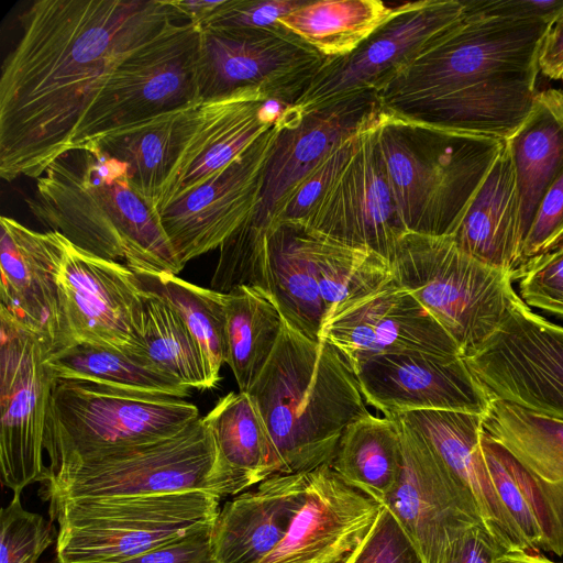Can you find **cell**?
<instances>
[{"mask_svg": "<svg viewBox=\"0 0 563 563\" xmlns=\"http://www.w3.org/2000/svg\"><path fill=\"white\" fill-rule=\"evenodd\" d=\"M189 21L174 0H38L0 77V177L38 178L132 55Z\"/></svg>", "mask_w": 563, "mask_h": 563, "instance_id": "6da1fadb", "label": "cell"}, {"mask_svg": "<svg viewBox=\"0 0 563 563\" xmlns=\"http://www.w3.org/2000/svg\"><path fill=\"white\" fill-rule=\"evenodd\" d=\"M551 22L465 14L375 93L383 108L446 130L509 139L532 110Z\"/></svg>", "mask_w": 563, "mask_h": 563, "instance_id": "7a4b0ae2", "label": "cell"}, {"mask_svg": "<svg viewBox=\"0 0 563 563\" xmlns=\"http://www.w3.org/2000/svg\"><path fill=\"white\" fill-rule=\"evenodd\" d=\"M48 231L137 273L178 275L179 263L158 213L131 187L125 163L96 144L71 148L36 179L26 200Z\"/></svg>", "mask_w": 563, "mask_h": 563, "instance_id": "3957f363", "label": "cell"}, {"mask_svg": "<svg viewBox=\"0 0 563 563\" xmlns=\"http://www.w3.org/2000/svg\"><path fill=\"white\" fill-rule=\"evenodd\" d=\"M247 393L268 431L277 474L331 465L344 430L369 415L345 357L285 320L273 353Z\"/></svg>", "mask_w": 563, "mask_h": 563, "instance_id": "277c9868", "label": "cell"}, {"mask_svg": "<svg viewBox=\"0 0 563 563\" xmlns=\"http://www.w3.org/2000/svg\"><path fill=\"white\" fill-rule=\"evenodd\" d=\"M375 133L407 231L433 236L453 234L506 141L446 130L385 108Z\"/></svg>", "mask_w": 563, "mask_h": 563, "instance_id": "5b68a950", "label": "cell"}, {"mask_svg": "<svg viewBox=\"0 0 563 563\" xmlns=\"http://www.w3.org/2000/svg\"><path fill=\"white\" fill-rule=\"evenodd\" d=\"M191 490L208 492L220 498L238 494L219 463L205 416L170 438L62 466L45 482L44 493L51 506L71 499Z\"/></svg>", "mask_w": 563, "mask_h": 563, "instance_id": "8992f818", "label": "cell"}, {"mask_svg": "<svg viewBox=\"0 0 563 563\" xmlns=\"http://www.w3.org/2000/svg\"><path fill=\"white\" fill-rule=\"evenodd\" d=\"M396 282L474 354L500 328L519 298L509 273L462 251L450 236L407 232L390 260Z\"/></svg>", "mask_w": 563, "mask_h": 563, "instance_id": "52a82bcc", "label": "cell"}, {"mask_svg": "<svg viewBox=\"0 0 563 563\" xmlns=\"http://www.w3.org/2000/svg\"><path fill=\"white\" fill-rule=\"evenodd\" d=\"M220 497L191 490L71 499L49 506L58 522V563H119L213 526Z\"/></svg>", "mask_w": 563, "mask_h": 563, "instance_id": "ba28073f", "label": "cell"}, {"mask_svg": "<svg viewBox=\"0 0 563 563\" xmlns=\"http://www.w3.org/2000/svg\"><path fill=\"white\" fill-rule=\"evenodd\" d=\"M199 417L198 407L185 399L135 396L55 378L45 432L49 476L100 453L170 438Z\"/></svg>", "mask_w": 563, "mask_h": 563, "instance_id": "9c48e42d", "label": "cell"}, {"mask_svg": "<svg viewBox=\"0 0 563 563\" xmlns=\"http://www.w3.org/2000/svg\"><path fill=\"white\" fill-rule=\"evenodd\" d=\"M200 34L196 24L184 21L128 58L91 102L69 150L201 102L197 84Z\"/></svg>", "mask_w": 563, "mask_h": 563, "instance_id": "30bf717a", "label": "cell"}, {"mask_svg": "<svg viewBox=\"0 0 563 563\" xmlns=\"http://www.w3.org/2000/svg\"><path fill=\"white\" fill-rule=\"evenodd\" d=\"M46 341L0 309V464L13 494L46 482L45 432L55 376Z\"/></svg>", "mask_w": 563, "mask_h": 563, "instance_id": "8fae6325", "label": "cell"}, {"mask_svg": "<svg viewBox=\"0 0 563 563\" xmlns=\"http://www.w3.org/2000/svg\"><path fill=\"white\" fill-rule=\"evenodd\" d=\"M464 15L462 0L400 3L398 12L356 49L325 59L289 109L301 114L376 93L400 67Z\"/></svg>", "mask_w": 563, "mask_h": 563, "instance_id": "7c38bea8", "label": "cell"}, {"mask_svg": "<svg viewBox=\"0 0 563 563\" xmlns=\"http://www.w3.org/2000/svg\"><path fill=\"white\" fill-rule=\"evenodd\" d=\"M466 364L490 398L563 420V327L520 298Z\"/></svg>", "mask_w": 563, "mask_h": 563, "instance_id": "4fadbf2b", "label": "cell"}, {"mask_svg": "<svg viewBox=\"0 0 563 563\" xmlns=\"http://www.w3.org/2000/svg\"><path fill=\"white\" fill-rule=\"evenodd\" d=\"M58 290L60 350L87 343L131 354L141 346L144 290L125 264L96 256L67 240Z\"/></svg>", "mask_w": 563, "mask_h": 563, "instance_id": "5bb4252c", "label": "cell"}, {"mask_svg": "<svg viewBox=\"0 0 563 563\" xmlns=\"http://www.w3.org/2000/svg\"><path fill=\"white\" fill-rule=\"evenodd\" d=\"M327 58L286 29L278 32L201 31L197 84L201 100L261 88L291 104Z\"/></svg>", "mask_w": 563, "mask_h": 563, "instance_id": "9a60e30c", "label": "cell"}, {"mask_svg": "<svg viewBox=\"0 0 563 563\" xmlns=\"http://www.w3.org/2000/svg\"><path fill=\"white\" fill-rule=\"evenodd\" d=\"M279 128L280 118L209 180L158 211L162 229L184 267L220 247L254 214Z\"/></svg>", "mask_w": 563, "mask_h": 563, "instance_id": "2e32d148", "label": "cell"}, {"mask_svg": "<svg viewBox=\"0 0 563 563\" xmlns=\"http://www.w3.org/2000/svg\"><path fill=\"white\" fill-rule=\"evenodd\" d=\"M395 419L404 463L397 486L384 507L408 534L422 562L438 563L455 539L470 527L484 525L483 519L470 492L423 437Z\"/></svg>", "mask_w": 563, "mask_h": 563, "instance_id": "e0dca14e", "label": "cell"}, {"mask_svg": "<svg viewBox=\"0 0 563 563\" xmlns=\"http://www.w3.org/2000/svg\"><path fill=\"white\" fill-rule=\"evenodd\" d=\"M319 340L333 345L352 368L387 353L463 356L453 338L395 277L365 296L331 308Z\"/></svg>", "mask_w": 563, "mask_h": 563, "instance_id": "ac0fdd59", "label": "cell"}, {"mask_svg": "<svg viewBox=\"0 0 563 563\" xmlns=\"http://www.w3.org/2000/svg\"><path fill=\"white\" fill-rule=\"evenodd\" d=\"M376 123L360 133L345 167L301 224L390 262L408 231L377 144Z\"/></svg>", "mask_w": 563, "mask_h": 563, "instance_id": "d6986e66", "label": "cell"}, {"mask_svg": "<svg viewBox=\"0 0 563 563\" xmlns=\"http://www.w3.org/2000/svg\"><path fill=\"white\" fill-rule=\"evenodd\" d=\"M285 108L254 87L197 104L188 135L158 195L157 213L229 165L276 123Z\"/></svg>", "mask_w": 563, "mask_h": 563, "instance_id": "ffe728a7", "label": "cell"}, {"mask_svg": "<svg viewBox=\"0 0 563 563\" xmlns=\"http://www.w3.org/2000/svg\"><path fill=\"white\" fill-rule=\"evenodd\" d=\"M353 371L366 404L389 418L421 410L485 415L490 402L462 355L387 353L360 362Z\"/></svg>", "mask_w": 563, "mask_h": 563, "instance_id": "44dd1931", "label": "cell"}, {"mask_svg": "<svg viewBox=\"0 0 563 563\" xmlns=\"http://www.w3.org/2000/svg\"><path fill=\"white\" fill-rule=\"evenodd\" d=\"M382 109L374 92L301 114L288 104L280 115L254 220L269 229L301 180L342 142L374 125Z\"/></svg>", "mask_w": 563, "mask_h": 563, "instance_id": "7402d4cb", "label": "cell"}, {"mask_svg": "<svg viewBox=\"0 0 563 563\" xmlns=\"http://www.w3.org/2000/svg\"><path fill=\"white\" fill-rule=\"evenodd\" d=\"M382 507L323 465L307 473L302 506L283 541L260 563H340L367 534Z\"/></svg>", "mask_w": 563, "mask_h": 563, "instance_id": "603a6c76", "label": "cell"}, {"mask_svg": "<svg viewBox=\"0 0 563 563\" xmlns=\"http://www.w3.org/2000/svg\"><path fill=\"white\" fill-rule=\"evenodd\" d=\"M0 309L41 335L54 353L62 347L58 277L67 239L0 219Z\"/></svg>", "mask_w": 563, "mask_h": 563, "instance_id": "cb8c5ba5", "label": "cell"}, {"mask_svg": "<svg viewBox=\"0 0 563 563\" xmlns=\"http://www.w3.org/2000/svg\"><path fill=\"white\" fill-rule=\"evenodd\" d=\"M394 417L419 432L451 474L470 492L486 530L504 550H529L504 508L486 465L482 448L484 415L421 410Z\"/></svg>", "mask_w": 563, "mask_h": 563, "instance_id": "d4e9b609", "label": "cell"}, {"mask_svg": "<svg viewBox=\"0 0 563 563\" xmlns=\"http://www.w3.org/2000/svg\"><path fill=\"white\" fill-rule=\"evenodd\" d=\"M307 473L274 474L220 509L212 532L216 563H260L285 538L303 504Z\"/></svg>", "mask_w": 563, "mask_h": 563, "instance_id": "484cf974", "label": "cell"}, {"mask_svg": "<svg viewBox=\"0 0 563 563\" xmlns=\"http://www.w3.org/2000/svg\"><path fill=\"white\" fill-rule=\"evenodd\" d=\"M450 238L465 253L516 279L522 239L515 172L506 141Z\"/></svg>", "mask_w": 563, "mask_h": 563, "instance_id": "4316f807", "label": "cell"}, {"mask_svg": "<svg viewBox=\"0 0 563 563\" xmlns=\"http://www.w3.org/2000/svg\"><path fill=\"white\" fill-rule=\"evenodd\" d=\"M506 144L515 172L523 245L540 201L563 173V92L539 91L531 112Z\"/></svg>", "mask_w": 563, "mask_h": 563, "instance_id": "83f0119b", "label": "cell"}, {"mask_svg": "<svg viewBox=\"0 0 563 563\" xmlns=\"http://www.w3.org/2000/svg\"><path fill=\"white\" fill-rule=\"evenodd\" d=\"M266 282L285 322L305 336L319 341L327 308L311 258L307 228L277 222L266 236Z\"/></svg>", "mask_w": 563, "mask_h": 563, "instance_id": "f1b7e54d", "label": "cell"}, {"mask_svg": "<svg viewBox=\"0 0 563 563\" xmlns=\"http://www.w3.org/2000/svg\"><path fill=\"white\" fill-rule=\"evenodd\" d=\"M197 104L129 125L96 143L126 164L132 189L155 211L158 195L188 135Z\"/></svg>", "mask_w": 563, "mask_h": 563, "instance_id": "f546056e", "label": "cell"}, {"mask_svg": "<svg viewBox=\"0 0 563 563\" xmlns=\"http://www.w3.org/2000/svg\"><path fill=\"white\" fill-rule=\"evenodd\" d=\"M221 467L238 494L277 474L274 448L249 393H229L205 416Z\"/></svg>", "mask_w": 563, "mask_h": 563, "instance_id": "4dcf8cb0", "label": "cell"}, {"mask_svg": "<svg viewBox=\"0 0 563 563\" xmlns=\"http://www.w3.org/2000/svg\"><path fill=\"white\" fill-rule=\"evenodd\" d=\"M402 463L398 421L369 413L344 430L330 466L346 484L385 506L397 486Z\"/></svg>", "mask_w": 563, "mask_h": 563, "instance_id": "1f68e13d", "label": "cell"}, {"mask_svg": "<svg viewBox=\"0 0 563 563\" xmlns=\"http://www.w3.org/2000/svg\"><path fill=\"white\" fill-rule=\"evenodd\" d=\"M399 7L380 0H307L279 24L324 58H336L356 49Z\"/></svg>", "mask_w": 563, "mask_h": 563, "instance_id": "d6a6232c", "label": "cell"}, {"mask_svg": "<svg viewBox=\"0 0 563 563\" xmlns=\"http://www.w3.org/2000/svg\"><path fill=\"white\" fill-rule=\"evenodd\" d=\"M47 363L55 378L89 383L114 391L185 399L190 388L132 355L77 343L52 353Z\"/></svg>", "mask_w": 563, "mask_h": 563, "instance_id": "836d02e7", "label": "cell"}, {"mask_svg": "<svg viewBox=\"0 0 563 563\" xmlns=\"http://www.w3.org/2000/svg\"><path fill=\"white\" fill-rule=\"evenodd\" d=\"M228 329V362L239 391L254 384L280 335L284 319L264 289L240 286L224 294Z\"/></svg>", "mask_w": 563, "mask_h": 563, "instance_id": "e575fe53", "label": "cell"}, {"mask_svg": "<svg viewBox=\"0 0 563 563\" xmlns=\"http://www.w3.org/2000/svg\"><path fill=\"white\" fill-rule=\"evenodd\" d=\"M143 307L142 344L129 355L189 388H214L207 357L178 312L147 290H144Z\"/></svg>", "mask_w": 563, "mask_h": 563, "instance_id": "d590c367", "label": "cell"}, {"mask_svg": "<svg viewBox=\"0 0 563 563\" xmlns=\"http://www.w3.org/2000/svg\"><path fill=\"white\" fill-rule=\"evenodd\" d=\"M484 430L530 472L563 483V420L490 398Z\"/></svg>", "mask_w": 563, "mask_h": 563, "instance_id": "8d00e7d4", "label": "cell"}, {"mask_svg": "<svg viewBox=\"0 0 563 563\" xmlns=\"http://www.w3.org/2000/svg\"><path fill=\"white\" fill-rule=\"evenodd\" d=\"M306 228L327 312L394 279L390 262L376 252L343 243Z\"/></svg>", "mask_w": 563, "mask_h": 563, "instance_id": "74e56055", "label": "cell"}, {"mask_svg": "<svg viewBox=\"0 0 563 563\" xmlns=\"http://www.w3.org/2000/svg\"><path fill=\"white\" fill-rule=\"evenodd\" d=\"M135 276L141 288L162 297L184 319L218 385L220 369L229 354L224 294L194 285L174 274L135 272Z\"/></svg>", "mask_w": 563, "mask_h": 563, "instance_id": "f35d334b", "label": "cell"}, {"mask_svg": "<svg viewBox=\"0 0 563 563\" xmlns=\"http://www.w3.org/2000/svg\"><path fill=\"white\" fill-rule=\"evenodd\" d=\"M267 231L252 216L221 244L211 289L227 294L240 286H251L267 291Z\"/></svg>", "mask_w": 563, "mask_h": 563, "instance_id": "ab89813d", "label": "cell"}, {"mask_svg": "<svg viewBox=\"0 0 563 563\" xmlns=\"http://www.w3.org/2000/svg\"><path fill=\"white\" fill-rule=\"evenodd\" d=\"M0 520V563H37L57 537L49 521L23 508L19 494L1 509Z\"/></svg>", "mask_w": 563, "mask_h": 563, "instance_id": "60d3db41", "label": "cell"}, {"mask_svg": "<svg viewBox=\"0 0 563 563\" xmlns=\"http://www.w3.org/2000/svg\"><path fill=\"white\" fill-rule=\"evenodd\" d=\"M360 133L336 146L301 180L285 200L272 224L277 222L303 223L306 221L353 155Z\"/></svg>", "mask_w": 563, "mask_h": 563, "instance_id": "b9f144b4", "label": "cell"}, {"mask_svg": "<svg viewBox=\"0 0 563 563\" xmlns=\"http://www.w3.org/2000/svg\"><path fill=\"white\" fill-rule=\"evenodd\" d=\"M307 0H224L202 24L201 31L278 32L279 20L300 8Z\"/></svg>", "mask_w": 563, "mask_h": 563, "instance_id": "7bdbcfd3", "label": "cell"}, {"mask_svg": "<svg viewBox=\"0 0 563 563\" xmlns=\"http://www.w3.org/2000/svg\"><path fill=\"white\" fill-rule=\"evenodd\" d=\"M341 563H423L415 544L387 507Z\"/></svg>", "mask_w": 563, "mask_h": 563, "instance_id": "ee69618b", "label": "cell"}, {"mask_svg": "<svg viewBox=\"0 0 563 563\" xmlns=\"http://www.w3.org/2000/svg\"><path fill=\"white\" fill-rule=\"evenodd\" d=\"M563 243V173L537 208L525 239L516 279L534 262Z\"/></svg>", "mask_w": 563, "mask_h": 563, "instance_id": "f6af8a7d", "label": "cell"}, {"mask_svg": "<svg viewBox=\"0 0 563 563\" xmlns=\"http://www.w3.org/2000/svg\"><path fill=\"white\" fill-rule=\"evenodd\" d=\"M519 279V296L527 306L563 318V250L534 262Z\"/></svg>", "mask_w": 563, "mask_h": 563, "instance_id": "bcb514c9", "label": "cell"}, {"mask_svg": "<svg viewBox=\"0 0 563 563\" xmlns=\"http://www.w3.org/2000/svg\"><path fill=\"white\" fill-rule=\"evenodd\" d=\"M213 526L189 532L119 563H216Z\"/></svg>", "mask_w": 563, "mask_h": 563, "instance_id": "7dc6e473", "label": "cell"}, {"mask_svg": "<svg viewBox=\"0 0 563 563\" xmlns=\"http://www.w3.org/2000/svg\"><path fill=\"white\" fill-rule=\"evenodd\" d=\"M465 14L553 22L563 12V0H462Z\"/></svg>", "mask_w": 563, "mask_h": 563, "instance_id": "c3c4849f", "label": "cell"}, {"mask_svg": "<svg viewBox=\"0 0 563 563\" xmlns=\"http://www.w3.org/2000/svg\"><path fill=\"white\" fill-rule=\"evenodd\" d=\"M504 552L484 525L466 529L444 551L438 563H495Z\"/></svg>", "mask_w": 563, "mask_h": 563, "instance_id": "681fc988", "label": "cell"}, {"mask_svg": "<svg viewBox=\"0 0 563 563\" xmlns=\"http://www.w3.org/2000/svg\"><path fill=\"white\" fill-rule=\"evenodd\" d=\"M539 70L550 79H563V12L551 23L541 43Z\"/></svg>", "mask_w": 563, "mask_h": 563, "instance_id": "f907efd6", "label": "cell"}, {"mask_svg": "<svg viewBox=\"0 0 563 563\" xmlns=\"http://www.w3.org/2000/svg\"><path fill=\"white\" fill-rule=\"evenodd\" d=\"M175 4L199 29L224 3V0H174Z\"/></svg>", "mask_w": 563, "mask_h": 563, "instance_id": "816d5d0a", "label": "cell"}, {"mask_svg": "<svg viewBox=\"0 0 563 563\" xmlns=\"http://www.w3.org/2000/svg\"><path fill=\"white\" fill-rule=\"evenodd\" d=\"M495 563H558L534 550L507 551L501 553Z\"/></svg>", "mask_w": 563, "mask_h": 563, "instance_id": "f5cc1de1", "label": "cell"}, {"mask_svg": "<svg viewBox=\"0 0 563 563\" xmlns=\"http://www.w3.org/2000/svg\"><path fill=\"white\" fill-rule=\"evenodd\" d=\"M556 250H563V243Z\"/></svg>", "mask_w": 563, "mask_h": 563, "instance_id": "db71d44e", "label": "cell"}]
</instances>
